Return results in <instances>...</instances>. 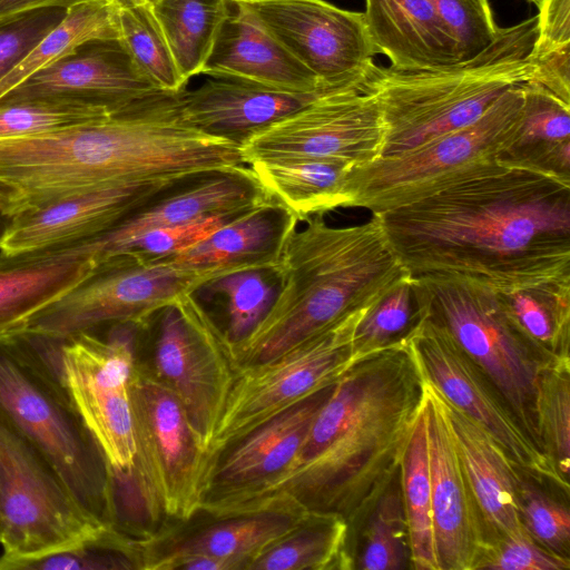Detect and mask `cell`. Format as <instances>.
<instances>
[{"mask_svg":"<svg viewBox=\"0 0 570 570\" xmlns=\"http://www.w3.org/2000/svg\"><path fill=\"white\" fill-rule=\"evenodd\" d=\"M376 215L413 278L466 279L497 293L570 281V175L501 158Z\"/></svg>","mask_w":570,"mask_h":570,"instance_id":"1","label":"cell"},{"mask_svg":"<svg viewBox=\"0 0 570 570\" xmlns=\"http://www.w3.org/2000/svg\"><path fill=\"white\" fill-rule=\"evenodd\" d=\"M181 91L157 90L100 119L0 139L3 217L73 195L247 166L238 144L187 122Z\"/></svg>","mask_w":570,"mask_h":570,"instance_id":"2","label":"cell"},{"mask_svg":"<svg viewBox=\"0 0 570 570\" xmlns=\"http://www.w3.org/2000/svg\"><path fill=\"white\" fill-rule=\"evenodd\" d=\"M424 402L425 377L407 336L354 358L265 499L286 494L307 510L338 513L348 523L351 547L400 471Z\"/></svg>","mask_w":570,"mask_h":570,"instance_id":"3","label":"cell"},{"mask_svg":"<svg viewBox=\"0 0 570 570\" xmlns=\"http://www.w3.org/2000/svg\"><path fill=\"white\" fill-rule=\"evenodd\" d=\"M324 214L305 218L286 240L273 271L275 299L258 325L232 348L237 368L275 358L340 321L368 311L410 274L376 214L334 227Z\"/></svg>","mask_w":570,"mask_h":570,"instance_id":"4","label":"cell"},{"mask_svg":"<svg viewBox=\"0 0 570 570\" xmlns=\"http://www.w3.org/2000/svg\"><path fill=\"white\" fill-rule=\"evenodd\" d=\"M537 36L534 16L501 28L494 43L466 62L417 71L372 63L365 83L385 128L382 156L412 150L479 120L507 90L530 79Z\"/></svg>","mask_w":570,"mask_h":570,"instance_id":"5","label":"cell"},{"mask_svg":"<svg viewBox=\"0 0 570 570\" xmlns=\"http://www.w3.org/2000/svg\"><path fill=\"white\" fill-rule=\"evenodd\" d=\"M59 341L0 335V413L50 461L94 520L117 527L112 471L65 385Z\"/></svg>","mask_w":570,"mask_h":570,"instance_id":"6","label":"cell"},{"mask_svg":"<svg viewBox=\"0 0 570 570\" xmlns=\"http://www.w3.org/2000/svg\"><path fill=\"white\" fill-rule=\"evenodd\" d=\"M522 83L507 90L472 125L412 150L354 167L347 177L348 207L384 213L482 173L512 144L523 111Z\"/></svg>","mask_w":570,"mask_h":570,"instance_id":"7","label":"cell"},{"mask_svg":"<svg viewBox=\"0 0 570 570\" xmlns=\"http://www.w3.org/2000/svg\"><path fill=\"white\" fill-rule=\"evenodd\" d=\"M413 281L422 313L444 327L485 373L521 429L542 451L535 424V385L540 371L553 360L523 334L495 291L460 278Z\"/></svg>","mask_w":570,"mask_h":570,"instance_id":"8","label":"cell"},{"mask_svg":"<svg viewBox=\"0 0 570 570\" xmlns=\"http://www.w3.org/2000/svg\"><path fill=\"white\" fill-rule=\"evenodd\" d=\"M130 399L136 455L127 474L151 535L200 510L209 455L178 397L138 361Z\"/></svg>","mask_w":570,"mask_h":570,"instance_id":"9","label":"cell"},{"mask_svg":"<svg viewBox=\"0 0 570 570\" xmlns=\"http://www.w3.org/2000/svg\"><path fill=\"white\" fill-rule=\"evenodd\" d=\"M225 275L228 273L220 268H187L164 259L118 254L38 312L20 332L60 341L105 324L144 327L164 307Z\"/></svg>","mask_w":570,"mask_h":570,"instance_id":"10","label":"cell"},{"mask_svg":"<svg viewBox=\"0 0 570 570\" xmlns=\"http://www.w3.org/2000/svg\"><path fill=\"white\" fill-rule=\"evenodd\" d=\"M104 527L80 508L45 454L0 413V559L57 552Z\"/></svg>","mask_w":570,"mask_h":570,"instance_id":"11","label":"cell"},{"mask_svg":"<svg viewBox=\"0 0 570 570\" xmlns=\"http://www.w3.org/2000/svg\"><path fill=\"white\" fill-rule=\"evenodd\" d=\"M158 315L149 360L138 363L178 397L209 455L236 373L230 344L194 294Z\"/></svg>","mask_w":570,"mask_h":570,"instance_id":"12","label":"cell"},{"mask_svg":"<svg viewBox=\"0 0 570 570\" xmlns=\"http://www.w3.org/2000/svg\"><path fill=\"white\" fill-rule=\"evenodd\" d=\"M366 312L340 321L271 361L237 368L209 460L256 426L334 384L353 361V336Z\"/></svg>","mask_w":570,"mask_h":570,"instance_id":"13","label":"cell"},{"mask_svg":"<svg viewBox=\"0 0 570 570\" xmlns=\"http://www.w3.org/2000/svg\"><path fill=\"white\" fill-rule=\"evenodd\" d=\"M106 337L94 331L59 341L61 374L83 423L112 474H127L136 455L130 384L139 326L116 323Z\"/></svg>","mask_w":570,"mask_h":570,"instance_id":"14","label":"cell"},{"mask_svg":"<svg viewBox=\"0 0 570 570\" xmlns=\"http://www.w3.org/2000/svg\"><path fill=\"white\" fill-rule=\"evenodd\" d=\"M384 137L377 99L364 78L322 94L250 135L239 149L247 166L264 159L322 158L357 167L382 156Z\"/></svg>","mask_w":570,"mask_h":570,"instance_id":"15","label":"cell"},{"mask_svg":"<svg viewBox=\"0 0 570 570\" xmlns=\"http://www.w3.org/2000/svg\"><path fill=\"white\" fill-rule=\"evenodd\" d=\"M407 340L424 377L445 400L483 426L521 470L569 497V482L529 439L494 384L444 327L422 313Z\"/></svg>","mask_w":570,"mask_h":570,"instance_id":"16","label":"cell"},{"mask_svg":"<svg viewBox=\"0 0 570 570\" xmlns=\"http://www.w3.org/2000/svg\"><path fill=\"white\" fill-rule=\"evenodd\" d=\"M307 511L286 494L229 513L199 510L187 521H170L142 538V570H177L194 558H209L219 570H248L269 543Z\"/></svg>","mask_w":570,"mask_h":570,"instance_id":"17","label":"cell"},{"mask_svg":"<svg viewBox=\"0 0 570 570\" xmlns=\"http://www.w3.org/2000/svg\"><path fill=\"white\" fill-rule=\"evenodd\" d=\"M335 383L267 420L210 458L200 510L229 513L265 499L291 469Z\"/></svg>","mask_w":570,"mask_h":570,"instance_id":"18","label":"cell"},{"mask_svg":"<svg viewBox=\"0 0 570 570\" xmlns=\"http://www.w3.org/2000/svg\"><path fill=\"white\" fill-rule=\"evenodd\" d=\"M266 29L328 89L362 82L377 51L363 12L325 0H244Z\"/></svg>","mask_w":570,"mask_h":570,"instance_id":"19","label":"cell"},{"mask_svg":"<svg viewBox=\"0 0 570 570\" xmlns=\"http://www.w3.org/2000/svg\"><path fill=\"white\" fill-rule=\"evenodd\" d=\"M424 412L439 570H478L490 533L465 474L439 391L425 379Z\"/></svg>","mask_w":570,"mask_h":570,"instance_id":"20","label":"cell"},{"mask_svg":"<svg viewBox=\"0 0 570 570\" xmlns=\"http://www.w3.org/2000/svg\"><path fill=\"white\" fill-rule=\"evenodd\" d=\"M185 180L161 179L73 195L20 215L2 230L0 255L18 261L91 239Z\"/></svg>","mask_w":570,"mask_h":570,"instance_id":"21","label":"cell"},{"mask_svg":"<svg viewBox=\"0 0 570 570\" xmlns=\"http://www.w3.org/2000/svg\"><path fill=\"white\" fill-rule=\"evenodd\" d=\"M159 89L119 39L88 40L38 70L1 99H61L118 108Z\"/></svg>","mask_w":570,"mask_h":570,"instance_id":"22","label":"cell"},{"mask_svg":"<svg viewBox=\"0 0 570 570\" xmlns=\"http://www.w3.org/2000/svg\"><path fill=\"white\" fill-rule=\"evenodd\" d=\"M233 6L202 75L291 92L334 90L291 55L245 4Z\"/></svg>","mask_w":570,"mask_h":570,"instance_id":"23","label":"cell"},{"mask_svg":"<svg viewBox=\"0 0 570 570\" xmlns=\"http://www.w3.org/2000/svg\"><path fill=\"white\" fill-rule=\"evenodd\" d=\"M331 91V90H328ZM321 92H291L227 78L180 94L183 115L195 128L239 145L254 132L301 109Z\"/></svg>","mask_w":570,"mask_h":570,"instance_id":"24","label":"cell"},{"mask_svg":"<svg viewBox=\"0 0 570 570\" xmlns=\"http://www.w3.org/2000/svg\"><path fill=\"white\" fill-rule=\"evenodd\" d=\"M439 394L491 543L502 537L525 533L517 500L521 469L483 426Z\"/></svg>","mask_w":570,"mask_h":570,"instance_id":"25","label":"cell"},{"mask_svg":"<svg viewBox=\"0 0 570 570\" xmlns=\"http://www.w3.org/2000/svg\"><path fill=\"white\" fill-rule=\"evenodd\" d=\"M364 18L391 68L417 71L461 63L432 0H365Z\"/></svg>","mask_w":570,"mask_h":570,"instance_id":"26","label":"cell"},{"mask_svg":"<svg viewBox=\"0 0 570 570\" xmlns=\"http://www.w3.org/2000/svg\"><path fill=\"white\" fill-rule=\"evenodd\" d=\"M298 222L293 213L274 199L164 261L187 268H220L228 274L273 269Z\"/></svg>","mask_w":570,"mask_h":570,"instance_id":"27","label":"cell"},{"mask_svg":"<svg viewBox=\"0 0 570 570\" xmlns=\"http://www.w3.org/2000/svg\"><path fill=\"white\" fill-rule=\"evenodd\" d=\"M98 263L85 240L0 269V335L20 332L38 312L90 276Z\"/></svg>","mask_w":570,"mask_h":570,"instance_id":"28","label":"cell"},{"mask_svg":"<svg viewBox=\"0 0 570 570\" xmlns=\"http://www.w3.org/2000/svg\"><path fill=\"white\" fill-rule=\"evenodd\" d=\"M256 179L298 220L335 208H347V177L353 165L322 158H278L249 165Z\"/></svg>","mask_w":570,"mask_h":570,"instance_id":"29","label":"cell"},{"mask_svg":"<svg viewBox=\"0 0 570 570\" xmlns=\"http://www.w3.org/2000/svg\"><path fill=\"white\" fill-rule=\"evenodd\" d=\"M347 521L335 512L307 510L263 549L248 570H352Z\"/></svg>","mask_w":570,"mask_h":570,"instance_id":"30","label":"cell"},{"mask_svg":"<svg viewBox=\"0 0 570 570\" xmlns=\"http://www.w3.org/2000/svg\"><path fill=\"white\" fill-rule=\"evenodd\" d=\"M522 87L521 122L502 158L570 175V104L533 81Z\"/></svg>","mask_w":570,"mask_h":570,"instance_id":"31","label":"cell"},{"mask_svg":"<svg viewBox=\"0 0 570 570\" xmlns=\"http://www.w3.org/2000/svg\"><path fill=\"white\" fill-rule=\"evenodd\" d=\"M229 0H160L150 4L187 82L200 75L230 13Z\"/></svg>","mask_w":570,"mask_h":570,"instance_id":"32","label":"cell"},{"mask_svg":"<svg viewBox=\"0 0 570 570\" xmlns=\"http://www.w3.org/2000/svg\"><path fill=\"white\" fill-rule=\"evenodd\" d=\"M403 508L409 530L411 569L439 570L433 529L424 406L400 464Z\"/></svg>","mask_w":570,"mask_h":570,"instance_id":"33","label":"cell"},{"mask_svg":"<svg viewBox=\"0 0 570 570\" xmlns=\"http://www.w3.org/2000/svg\"><path fill=\"white\" fill-rule=\"evenodd\" d=\"M92 39H119L116 0H76L65 19L9 75L0 80V99L43 67Z\"/></svg>","mask_w":570,"mask_h":570,"instance_id":"34","label":"cell"},{"mask_svg":"<svg viewBox=\"0 0 570 570\" xmlns=\"http://www.w3.org/2000/svg\"><path fill=\"white\" fill-rule=\"evenodd\" d=\"M523 334L552 360L570 357V281L499 293Z\"/></svg>","mask_w":570,"mask_h":570,"instance_id":"35","label":"cell"},{"mask_svg":"<svg viewBox=\"0 0 570 570\" xmlns=\"http://www.w3.org/2000/svg\"><path fill=\"white\" fill-rule=\"evenodd\" d=\"M354 569H411L409 530L400 471L391 481L351 542Z\"/></svg>","mask_w":570,"mask_h":570,"instance_id":"36","label":"cell"},{"mask_svg":"<svg viewBox=\"0 0 570 570\" xmlns=\"http://www.w3.org/2000/svg\"><path fill=\"white\" fill-rule=\"evenodd\" d=\"M142 538L107 525L78 544L29 559H0V570H142Z\"/></svg>","mask_w":570,"mask_h":570,"instance_id":"37","label":"cell"},{"mask_svg":"<svg viewBox=\"0 0 570 570\" xmlns=\"http://www.w3.org/2000/svg\"><path fill=\"white\" fill-rule=\"evenodd\" d=\"M534 413L541 449L560 476L569 482L570 357L553 360L540 371Z\"/></svg>","mask_w":570,"mask_h":570,"instance_id":"38","label":"cell"},{"mask_svg":"<svg viewBox=\"0 0 570 570\" xmlns=\"http://www.w3.org/2000/svg\"><path fill=\"white\" fill-rule=\"evenodd\" d=\"M117 26L119 40L159 89L173 92L185 89L187 82L176 66L150 3L117 2Z\"/></svg>","mask_w":570,"mask_h":570,"instance_id":"39","label":"cell"},{"mask_svg":"<svg viewBox=\"0 0 570 570\" xmlns=\"http://www.w3.org/2000/svg\"><path fill=\"white\" fill-rule=\"evenodd\" d=\"M421 316L415 284L409 275L385 293L358 323L352 342L353 360L404 338Z\"/></svg>","mask_w":570,"mask_h":570,"instance_id":"40","label":"cell"},{"mask_svg":"<svg viewBox=\"0 0 570 570\" xmlns=\"http://www.w3.org/2000/svg\"><path fill=\"white\" fill-rule=\"evenodd\" d=\"M271 273L272 269L232 273L198 288L207 296L218 294L226 298L228 325L224 333L232 348L252 333L271 308L277 294L275 284L268 281Z\"/></svg>","mask_w":570,"mask_h":570,"instance_id":"41","label":"cell"},{"mask_svg":"<svg viewBox=\"0 0 570 570\" xmlns=\"http://www.w3.org/2000/svg\"><path fill=\"white\" fill-rule=\"evenodd\" d=\"M118 108L61 99H33L0 104V139L60 130L104 118Z\"/></svg>","mask_w":570,"mask_h":570,"instance_id":"42","label":"cell"},{"mask_svg":"<svg viewBox=\"0 0 570 570\" xmlns=\"http://www.w3.org/2000/svg\"><path fill=\"white\" fill-rule=\"evenodd\" d=\"M544 483L520 470L517 500L528 534L547 550L570 559V513L567 503L546 490Z\"/></svg>","mask_w":570,"mask_h":570,"instance_id":"43","label":"cell"},{"mask_svg":"<svg viewBox=\"0 0 570 570\" xmlns=\"http://www.w3.org/2000/svg\"><path fill=\"white\" fill-rule=\"evenodd\" d=\"M450 35L460 62L485 51L497 40V26L489 0H432Z\"/></svg>","mask_w":570,"mask_h":570,"instance_id":"44","label":"cell"},{"mask_svg":"<svg viewBox=\"0 0 570 570\" xmlns=\"http://www.w3.org/2000/svg\"><path fill=\"white\" fill-rule=\"evenodd\" d=\"M69 3H49L0 18V80L65 19Z\"/></svg>","mask_w":570,"mask_h":570,"instance_id":"45","label":"cell"},{"mask_svg":"<svg viewBox=\"0 0 570 570\" xmlns=\"http://www.w3.org/2000/svg\"><path fill=\"white\" fill-rule=\"evenodd\" d=\"M244 214L210 215L175 226L151 229L125 242L111 256L130 253L147 259H167L206 239Z\"/></svg>","mask_w":570,"mask_h":570,"instance_id":"46","label":"cell"},{"mask_svg":"<svg viewBox=\"0 0 570 570\" xmlns=\"http://www.w3.org/2000/svg\"><path fill=\"white\" fill-rule=\"evenodd\" d=\"M480 569L569 570L570 559L547 550L525 532L493 541L478 567Z\"/></svg>","mask_w":570,"mask_h":570,"instance_id":"47","label":"cell"},{"mask_svg":"<svg viewBox=\"0 0 570 570\" xmlns=\"http://www.w3.org/2000/svg\"><path fill=\"white\" fill-rule=\"evenodd\" d=\"M537 6L538 36L532 58L570 45V0H541Z\"/></svg>","mask_w":570,"mask_h":570,"instance_id":"48","label":"cell"},{"mask_svg":"<svg viewBox=\"0 0 570 570\" xmlns=\"http://www.w3.org/2000/svg\"><path fill=\"white\" fill-rule=\"evenodd\" d=\"M530 58L533 70L528 81L542 86L570 104V45Z\"/></svg>","mask_w":570,"mask_h":570,"instance_id":"49","label":"cell"},{"mask_svg":"<svg viewBox=\"0 0 570 570\" xmlns=\"http://www.w3.org/2000/svg\"><path fill=\"white\" fill-rule=\"evenodd\" d=\"M76 0H0V18L12 14L20 10L49 3H69Z\"/></svg>","mask_w":570,"mask_h":570,"instance_id":"50","label":"cell"},{"mask_svg":"<svg viewBox=\"0 0 570 570\" xmlns=\"http://www.w3.org/2000/svg\"><path fill=\"white\" fill-rule=\"evenodd\" d=\"M3 204H4V189L0 185V217H3Z\"/></svg>","mask_w":570,"mask_h":570,"instance_id":"51","label":"cell"},{"mask_svg":"<svg viewBox=\"0 0 570 570\" xmlns=\"http://www.w3.org/2000/svg\"><path fill=\"white\" fill-rule=\"evenodd\" d=\"M120 4H138L148 2L147 0H116Z\"/></svg>","mask_w":570,"mask_h":570,"instance_id":"52","label":"cell"},{"mask_svg":"<svg viewBox=\"0 0 570 570\" xmlns=\"http://www.w3.org/2000/svg\"><path fill=\"white\" fill-rule=\"evenodd\" d=\"M147 1H148V3L153 4V3H156V2H158L160 0H147Z\"/></svg>","mask_w":570,"mask_h":570,"instance_id":"53","label":"cell"},{"mask_svg":"<svg viewBox=\"0 0 570 570\" xmlns=\"http://www.w3.org/2000/svg\"><path fill=\"white\" fill-rule=\"evenodd\" d=\"M528 1L538 4L541 0H528Z\"/></svg>","mask_w":570,"mask_h":570,"instance_id":"54","label":"cell"},{"mask_svg":"<svg viewBox=\"0 0 570 570\" xmlns=\"http://www.w3.org/2000/svg\"><path fill=\"white\" fill-rule=\"evenodd\" d=\"M230 2H238V1H244V0H229Z\"/></svg>","mask_w":570,"mask_h":570,"instance_id":"55","label":"cell"}]
</instances>
